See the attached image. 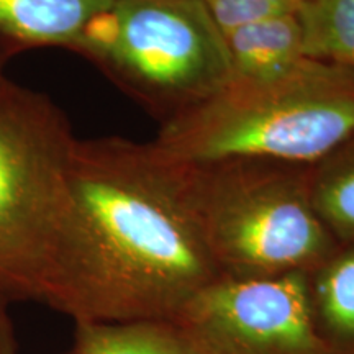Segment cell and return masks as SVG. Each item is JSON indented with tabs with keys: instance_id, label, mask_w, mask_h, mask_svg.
I'll return each mask as SVG.
<instances>
[{
	"instance_id": "3",
	"label": "cell",
	"mask_w": 354,
	"mask_h": 354,
	"mask_svg": "<svg viewBox=\"0 0 354 354\" xmlns=\"http://www.w3.org/2000/svg\"><path fill=\"white\" fill-rule=\"evenodd\" d=\"M180 165L190 210L223 276L310 272L338 248L313 209L312 165L254 158Z\"/></svg>"
},
{
	"instance_id": "6",
	"label": "cell",
	"mask_w": 354,
	"mask_h": 354,
	"mask_svg": "<svg viewBox=\"0 0 354 354\" xmlns=\"http://www.w3.org/2000/svg\"><path fill=\"white\" fill-rule=\"evenodd\" d=\"M174 322L209 354H335L313 323L308 272L221 276Z\"/></svg>"
},
{
	"instance_id": "4",
	"label": "cell",
	"mask_w": 354,
	"mask_h": 354,
	"mask_svg": "<svg viewBox=\"0 0 354 354\" xmlns=\"http://www.w3.org/2000/svg\"><path fill=\"white\" fill-rule=\"evenodd\" d=\"M71 51L161 123L233 79L225 37L202 0H117Z\"/></svg>"
},
{
	"instance_id": "12",
	"label": "cell",
	"mask_w": 354,
	"mask_h": 354,
	"mask_svg": "<svg viewBox=\"0 0 354 354\" xmlns=\"http://www.w3.org/2000/svg\"><path fill=\"white\" fill-rule=\"evenodd\" d=\"M305 56L354 73V0H302Z\"/></svg>"
},
{
	"instance_id": "15",
	"label": "cell",
	"mask_w": 354,
	"mask_h": 354,
	"mask_svg": "<svg viewBox=\"0 0 354 354\" xmlns=\"http://www.w3.org/2000/svg\"><path fill=\"white\" fill-rule=\"evenodd\" d=\"M17 55H19V53L13 50V48L7 41H3V39L0 38V81L6 77V76H3V69H6L7 63L12 59V57H15Z\"/></svg>"
},
{
	"instance_id": "9",
	"label": "cell",
	"mask_w": 354,
	"mask_h": 354,
	"mask_svg": "<svg viewBox=\"0 0 354 354\" xmlns=\"http://www.w3.org/2000/svg\"><path fill=\"white\" fill-rule=\"evenodd\" d=\"M308 292L322 342L335 354H354V241L339 243L308 272Z\"/></svg>"
},
{
	"instance_id": "1",
	"label": "cell",
	"mask_w": 354,
	"mask_h": 354,
	"mask_svg": "<svg viewBox=\"0 0 354 354\" xmlns=\"http://www.w3.org/2000/svg\"><path fill=\"white\" fill-rule=\"evenodd\" d=\"M221 276L179 161L154 141L76 140L43 304L76 323L177 320Z\"/></svg>"
},
{
	"instance_id": "5",
	"label": "cell",
	"mask_w": 354,
	"mask_h": 354,
	"mask_svg": "<svg viewBox=\"0 0 354 354\" xmlns=\"http://www.w3.org/2000/svg\"><path fill=\"white\" fill-rule=\"evenodd\" d=\"M76 140L55 100L0 81V307L43 304Z\"/></svg>"
},
{
	"instance_id": "2",
	"label": "cell",
	"mask_w": 354,
	"mask_h": 354,
	"mask_svg": "<svg viewBox=\"0 0 354 354\" xmlns=\"http://www.w3.org/2000/svg\"><path fill=\"white\" fill-rule=\"evenodd\" d=\"M354 136V73L305 57L271 81H233L153 140L180 162L254 158L315 165Z\"/></svg>"
},
{
	"instance_id": "7",
	"label": "cell",
	"mask_w": 354,
	"mask_h": 354,
	"mask_svg": "<svg viewBox=\"0 0 354 354\" xmlns=\"http://www.w3.org/2000/svg\"><path fill=\"white\" fill-rule=\"evenodd\" d=\"M117 0H0V38L17 53L71 51L88 25Z\"/></svg>"
},
{
	"instance_id": "13",
	"label": "cell",
	"mask_w": 354,
	"mask_h": 354,
	"mask_svg": "<svg viewBox=\"0 0 354 354\" xmlns=\"http://www.w3.org/2000/svg\"><path fill=\"white\" fill-rule=\"evenodd\" d=\"M302 0H202L223 35L299 10Z\"/></svg>"
},
{
	"instance_id": "11",
	"label": "cell",
	"mask_w": 354,
	"mask_h": 354,
	"mask_svg": "<svg viewBox=\"0 0 354 354\" xmlns=\"http://www.w3.org/2000/svg\"><path fill=\"white\" fill-rule=\"evenodd\" d=\"M310 197L335 240L354 241V136L312 165Z\"/></svg>"
},
{
	"instance_id": "10",
	"label": "cell",
	"mask_w": 354,
	"mask_h": 354,
	"mask_svg": "<svg viewBox=\"0 0 354 354\" xmlns=\"http://www.w3.org/2000/svg\"><path fill=\"white\" fill-rule=\"evenodd\" d=\"M69 354H209L174 320L76 323Z\"/></svg>"
},
{
	"instance_id": "8",
	"label": "cell",
	"mask_w": 354,
	"mask_h": 354,
	"mask_svg": "<svg viewBox=\"0 0 354 354\" xmlns=\"http://www.w3.org/2000/svg\"><path fill=\"white\" fill-rule=\"evenodd\" d=\"M223 37L234 81H271L307 57L299 10L246 25Z\"/></svg>"
},
{
	"instance_id": "14",
	"label": "cell",
	"mask_w": 354,
	"mask_h": 354,
	"mask_svg": "<svg viewBox=\"0 0 354 354\" xmlns=\"http://www.w3.org/2000/svg\"><path fill=\"white\" fill-rule=\"evenodd\" d=\"M0 354H19L15 328L8 315V307H0Z\"/></svg>"
}]
</instances>
